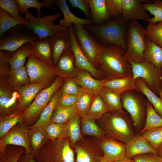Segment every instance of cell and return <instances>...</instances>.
Here are the masks:
<instances>
[{"instance_id": "obj_1", "label": "cell", "mask_w": 162, "mask_h": 162, "mask_svg": "<svg viewBox=\"0 0 162 162\" xmlns=\"http://www.w3.org/2000/svg\"><path fill=\"white\" fill-rule=\"evenodd\" d=\"M128 22L121 17L113 19L100 25L83 26L100 44L105 46L109 44L117 45L125 52L127 48L126 35Z\"/></svg>"}, {"instance_id": "obj_2", "label": "cell", "mask_w": 162, "mask_h": 162, "mask_svg": "<svg viewBox=\"0 0 162 162\" xmlns=\"http://www.w3.org/2000/svg\"><path fill=\"white\" fill-rule=\"evenodd\" d=\"M124 53L122 48L117 45L109 44L106 46L98 66L105 79L121 78L133 75L131 64L125 58Z\"/></svg>"}, {"instance_id": "obj_3", "label": "cell", "mask_w": 162, "mask_h": 162, "mask_svg": "<svg viewBox=\"0 0 162 162\" xmlns=\"http://www.w3.org/2000/svg\"><path fill=\"white\" fill-rule=\"evenodd\" d=\"M99 122L106 136L126 144L136 135L128 116L109 111Z\"/></svg>"}, {"instance_id": "obj_4", "label": "cell", "mask_w": 162, "mask_h": 162, "mask_svg": "<svg viewBox=\"0 0 162 162\" xmlns=\"http://www.w3.org/2000/svg\"><path fill=\"white\" fill-rule=\"evenodd\" d=\"M145 30L137 20L128 22L126 35L127 48L124 56L129 62L145 61L144 54L147 48Z\"/></svg>"}, {"instance_id": "obj_5", "label": "cell", "mask_w": 162, "mask_h": 162, "mask_svg": "<svg viewBox=\"0 0 162 162\" xmlns=\"http://www.w3.org/2000/svg\"><path fill=\"white\" fill-rule=\"evenodd\" d=\"M64 81L63 78L58 76L50 86L44 88L38 93L32 103L22 111L23 124L29 126L37 121L52 96L62 86Z\"/></svg>"}, {"instance_id": "obj_6", "label": "cell", "mask_w": 162, "mask_h": 162, "mask_svg": "<svg viewBox=\"0 0 162 162\" xmlns=\"http://www.w3.org/2000/svg\"><path fill=\"white\" fill-rule=\"evenodd\" d=\"M75 153L69 138L49 139L34 158L36 162H75Z\"/></svg>"}, {"instance_id": "obj_7", "label": "cell", "mask_w": 162, "mask_h": 162, "mask_svg": "<svg viewBox=\"0 0 162 162\" xmlns=\"http://www.w3.org/2000/svg\"><path fill=\"white\" fill-rule=\"evenodd\" d=\"M77 42L80 49L91 63L99 68L101 54L106 46L97 41L83 26L73 24Z\"/></svg>"}, {"instance_id": "obj_8", "label": "cell", "mask_w": 162, "mask_h": 162, "mask_svg": "<svg viewBox=\"0 0 162 162\" xmlns=\"http://www.w3.org/2000/svg\"><path fill=\"white\" fill-rule=\"evenodd\" d=\"M138 91L133 90L122 94L123 107L130 115L135 127L140 129L145 123L147 115V100Z\"/></svg>"}, {"instance_id": "obj_9", "label": "cell", "mask_w": 162, "mask_h": 162, "mask_svg": "<svg viewBox=\"0 0 162 162\" xmlns=\"http://www.w3.org/2000/svg\"><path fill=\"white\" fill-rule=\"evenodd\" d=\"M38 36L25 24L15 26L0 38V50L14 52L27 43H32Z\"/></svg>"}, {"instance_id": "obj_10", "label": "cell", "mask_w": 162, "mask_h": 162, "mask_svg": "<svg viewBox=\"0 0 162 162\" xmlns=\"http://www.w3.org/2000/svg\"><path fill=\"white\" fill-rule=\"evenodd\" d=\"M61 15V13H58L37 17L28 11L24 17L26 20L25 24L38 36L39 39H49L57 32L68 29L54 23Z\"/></svg>"}, {"instance_id": "obj_11", "label": "cell", "mask_w": 162, "mask_h": 162, "mask_svg": "<svg viewBox=\"0 0 162 162\" xmlns=\"http://www.w3.org/2000/svg\"><path fill=\"white\" fill-rule=\"evenodd\" d=\"M28 58L25 65L31 83L50 86L58 76L55 69L31 54Z\"/></svg>"}, {"instance_id": "obj_12", "label": "cell", "mask_w": 162, "mask_h": 162, "mask_svg": "<svg viewBox=\"0 0 162 162\" xmlns=\"http://www.w3.org/2000/svg\"><path fill=\"white\" fill-rule=\"evenodd\" d=\"M134 79L142 78L148 87L157 95L162 90V71L146 61L130 62Z\"/></svg>"}, {"instance_id": "obj_13", "label": "cell", "mask_w": 162, "mask_h": 162, "mask_svg": "<svg viewBox=\"0 0 162 162\" xmlns=\"http://www.w3.org/2000/svg\"><path fill=\"white\" fill-rule=\"evenodd\" d=\"M28 126L20 123L11 129L0 139V154L4 152L6 146L12 145L21 146L26 154L32 155L33 151L30 142V130Z\"/></svg>"}, {"instance_id": "obj_14", "label": "cell", "mask_w": 162, "mask_h": 162, "mask_svg": "<svg viewBox=\"0 0 162 162\" xmlns=\"http://www.w3.org/2000/svg\"><path fill=\"white\" fill-rule=\"evenodd\" d=\"M98 141L83 137L78 141L74 147L75 162H100L104 155Z\"/></svg>"}, {"instance_id": "obj_15", "label": "cell", "mask_w": 162, "mask_h": 162, "mask_svg": "<svg viewBox=\"0 0 162 162\" xmlns=\"http://www.w3.org/2000/svg\"><path fill=\"white\" fill-rule=\"evenodd\" d=\"M68 28L71 40V49L75 57V64L76 68L79 70H84L88 71L96 79H105V75L102 71L91 63L80 48L76 39L73 25L71 24Z\"/></svg>"}, {"instance_id": "obj_16", "label": "cell", "mask_w": 162, "mask_h": 162, "mask_svg": "<svg viewBox=\"0 0 162 162\" xmlns=\"http://www.w3.org/2000/svg\"><path fill=\"white\" fill-rule=\"evenodd\" d=\"M20 96L17 90L8 86L6 81H1L0 113L3 116L19 110Z\"/></svg>"}, {"instance_id": "obj_17", "label": "cell", "mask_w": 162, "mask_h": 162, "mask_svg": "<svg viewBox=\"0 0 162 162\" xmlns=\"http://www.w3.org/2000/svg\"><path fill=\"white\" fill-rule=\"evenodd\" d=\"M98 142L106 158L115 162L126 158V144L107 136Z\"/></svg>"}, {"instance_id": "obj_18", "label": "cell", "mask_w": 162, "mask_h": 162, "mask_svg": "<svg viewBox=\"0 0 162 162\" xmlns=\"http://www.w3.org/2000/svg\"><path fill=\"white\" fill-rule=\"evenodd\" d=\"M75 60L74 55L71 48L64 50L55 66L58 76L64 79L76 77L79 70L75 66Z\"/></svg>"}, {"instance_id": "obj_19", "label": "cell", "mask_w": 162, "mask_h": 162, "mask_svg": "<svg viewBox=\"0 0 162 162\" xmlns=\"http://www.w3.org/2000/svg\"><path fill=\"white\" fill-rule=\"evenodd\" d=\"M49 40L55 66L63 52L71 48V40L68 28L57 32L50 37Z\"/></svg>"}, {"instance_id": "obj_20", "label": "cell", "mask_w": 162, "mask_h": 162, "mask_svg": "<svg viewBox=\"0 0 162 162\" xmlns=\"http://www.w3.org/2000/svg\"><path fill=\"white\" fill-rule=\"evenodd\" d=\"M123 13L121 17L127 21L141 20L147 21L149 18L140 0H122Z\"/></svg>"}, {"instance_id": "obj_21", "label": "cell", "mask_w": 162, "mask_h": 162, "mask_svg": "<svg viewBox=\"0 0 162 162\" xmlns=\"http://www.w3.org/2000/svg\"><path fill=\"white\" fill-rule=\"evenodd\" d=\"M147 153L158 154V151L154 149L141 135H136L126 144V158L131 159L136 155Z\"/></svg>"}, {"instance_id": "obj_22", "label": "cell", "mask_w": 162, "mask_h": 162, "mask_svg": "<svg viewBox=\"0 0 162 162\" xmlns=\"http://www.w3.org/2000/svg\"><path fill=\"white\" fill-rule=\"evenodd\" d=\"M47 87L40 83H30L18 88L17 91L20 96L19 110L23 111L33 101L38 93Z\"/></svg>"}, {"instance_id": "obj_23", "label": "cell", "mask_w": 162, "mask_h": 162, "mask_svg": "<svg viewBox=\"0 0 162 162\" xmlns=\"http://www.w3.org/2000/svg\"><path fill=\"white\" fill-rule=\"evenodd\" d=\"M30 44V54L55 68L49 39H38Z\"/></svg>"}, {"instance_id": "obj_24", "label": "cell", "mask_w": 162, "mask_h": 162, "mask_svg": "<svg viewBox=\"0 0 162 162\" xmlns=\"http://www.w3.org/2000/svg\"><path fill=\"white\" fill-rule=\"evenodd\" d=\"M135 80L133 75L123 78L104 79L102 87H105L119 94L130 90H136Z\"/></svg>"}, {"instance_id": "obj_25", "label": "cell", "mask_w": 162, "mask_h": 162, "mask_svg": "<svg viewBox=\"0 0 162 162\" xmlns=\"http://www.w3.org/2000/svg\"><path fill=\"white\" fill-rule=\"evenodd\" d=\"M56 4L62 12L63 19L59 21V24L63 27L68 28L71 24H79L83 25H92L90 19H82L76 16L70 11L66 0H57Z\"/></svg>"}, {"instance_id": "obj_26", "label": "cell", "mask_w": 162, "mask_h": 162, "mask_svg": "<svg viewBox=\"0 0 162 162\" xmlns=\"http://www.w3.org/2000/svg\"><path fill=\"white\" fill-rule=\"evenodd\" d=\"M100 94L109 109V111L118 112L123 115L128 116L122 106V94H118L108 88L102 87L99 90Z\"/></svg>"}, {"instance_id": "obj_27", "label": "cell", "mask_w": 162, "mask_h": 162, "mask_svg": "<svg viewBox=\"0 0 162 162\" xmlns=\"http://www.w3.org/2000/svg\"><path fill=\"white\" fill-rule=\"evenodd\" d=\"M91 17L94 25H100L107 22L110 18L108 13L105 0H89Z\"/></svg>"}, {"instance_id": "obj_28", "label": "cell", "mask_w": 162, "mask_h": 162, "mask_svg": "<svg viewBox=\"0 0 162 162\" xmlns=\"http://www.w3.org/2000/svg\"><path fill=\"white\" fill-rule=\"evenodd\" d=\"M61 87L52 96L47 105L41 113L37 121L33 124L28 126L29 129L38 127L44 128L50 123L53 111L61 94Z\"/></svg>"}, {"instance_id": "obj_29", "label": "cell", "mask_w": 162, "mask_h": 162, "mask_svg": "<svg viewBox=\"0 0 162 162\" xmlns=\"http://www.w3.org/2000/svg\"><path fill=\"white\" fill-rule=\"evenodd\" d=\"M135 83L136 90L146 96L155 111L162 117V99L149 89L142 78H136Z\"/></svg>"}, {"instance_id": "obj_30", "label": "cell", "mask_w": 162, "mask_h": 162, "mask_svg": "<svg viewBox=\"0 0 162 162\" xmlns=\"http://www.w3.org/2000/svg\"><path fill=\"white\" fill-rule=\"evenodd\" d=\"M147 48L144 56L149 62L162 71V48L151 40L146 36Z\"/></svg>"}, {"instance_id": "obj_31", "label": "cell", "mask_w": 162, "mask_h": 162, "mask_svg": "<svg viewBox=\"0 0 162 162\" xmlns=\"http://www.w3.org/2000/svg\"><path fill=\"white\" fill-rule=\"evenodd\" d=\"M75 78L77 84L82 88L98 92L102 87L103 79L94 78L89 72L84 70H79Z\"/></svg>"}, {"instance_id": "obj_32", "label": "cell", "mask_w": 162, "mask_h": 162, "mask_svg": "<svg viewBox=\"0 0 162 162\" xmlns=\"http://www.w3.org/2000/svg\"><path fill=\"white\" fill-rule=\"evenodd\" d=\"M6 81L8 86L16 90L23 86L31 83L26 65L11 70Z\"/></svg>"}, {"instance_id": "obj_33", "label": "cell", "mask_w": 162, "mask_h": 162, "mask_svg": "<svg viewBox=\"0 0 162 162\" xmlns=\"http://www.w3.org/2000/svg\"><path fill=\"white\" fill-rule=\"evenodd\" d=\"M77 114L76 104L66 107L61 106L57 104L52 113L50 123H67Z\"/></svg>"}, {"instance_id": "obj_34", "label": "cell", "mask_w": 162, "mask_h": 162, "mask_svg": "<svg viewBox=\"0 0 162 162\" xmlns=\"http://www.w3.org/2000/svg\"><path fill=\"white\" fill-rule=\"evenodd\" d=\"M70 121L65 123H50L44 128L49 139L58 141L69 139V128Z\"/></svg>"}, {"instance_id": "obj_35", "label": "cell", "mask_w": 162, "mask_h": 162, "mask_svg": "<svg viewBox=\"0 0 162 162\" xmlns=\"http://www.w3.org/2000/svg\"><path fill=\"white\" fill-rule=\"evenodd\" d=\"M30 130V142L32 155L34 157L49 139L48 135L41 127H38Z\"/></svg>"}, {"instance_id": "obj_36", "label": "cell", "mask_w": 162, "mask_h": 162, "mask_svg": "<svg viewBox=\"0 0 162 162\" xmlns=\"http://www.w3.org/2000/svg\"><path fill=\"white\" fill-rule=\"evenodd\" d=\"M109 111L107 106L98 92L92 102L86 114L82 118L99 119Z\"/></svg>"}, {"instance_id": "obj_37", "label": "cell", "mask_w": 162, "mask_h": 162, "mask_svg": "<svg viewBox=\"0 0 162 162\" xmlns=\"http://www.w3.org/2000/svg\"><path fill=\"white\" fill-rule=\"evenodd\" d=\"M81 118V130L82 136H92L100 140L106 136L102 128L96 123L95 120L85 118Z\"/></svg>"}, {"instance_id": "obj_38", "label": "cell", "mask_w": 162, "mask_h": 162, "mask_svg": "<svg viewBox=\"0 0 162 162\" xmlns=\"http://www.w3.org/2000/svg\"><path fill=\"white\" fill-rule=\"evenodd\" d=\"M98 92L82 88L76 104L77 114L81 118L86 114L92 102Z\"/></svg>"}, {"instance_id": "obj_39", "label": "cell", "mask_w": 162, "mask_h": 162, "mask_svg": "<svg viewBox=\"0 0 162 162\" xmlns=\"http://www.w3.org/2000/svg\"><path fill=\"white\" fill-rule=\"evenodd\" d=\"M22 111L17 110L9 115L0 117V138L6 134L18 123L23 124Z\"/></svg>"}, {"instance_id": "obj_40", "label": "cell", "mask_w": 162, "mask_h": 162, "mask_svg": "<svg viewBox=\"0 0 162 162\" xmlns=\"http://www.w3.org/2000/svg\"><path fill=\"white\" fill-rule=\"evenodd\" d=\"M25 17L15 18L11 16L7 12L0 8V38L8 31L18 25L25 24Z\"/></svg>"}, {"instance_id": "obj_41", "label": "cell", "mask_w": 162, "mask_h": 162, "mask_svg": "<svg viewBox=\"0 0 162 162\" xmlns=\"http://www.w3.org/2000/svg\"><path fill=\"white\" fill-rule=\"evenodd\" d=\"M30 43H26L13 53L9 61L11 70L25 65L26 59L30 54Z\"/></svg>"}, {"instance_id": "obj_42", "label": "cell", "mask_w": 162, "mask_h": 162, "mask_svg": "<svg viewBox=\"0 0 162 162\" xmlns=\"http://www.w3.org/2000/svg\"><path fill=\"white\" fill-rule=\"evenodd\" d=\"M147 100V115L145 125L140 134L152 128L162 127V117L155 111L152 105Z\"/></svg>"}, {"instance_id": "obj_43", "label": "cell", "mask_w": 162, "mask_h": 162, "mask_svg": "<svg viewBox=\"0 0 162 162\" xmlns=\"http://www.w3.org/2000/svg\"><path fill=\"white\" fill-rule=\"evenodd\" d=\"M25 152L23 147L8 145L4 153L0 154V162H17L21 156Z\"/></svg>"}, {"instance_id": "obj_44", "label": "cell", "mask_w": 162, "mask_h": 162, "mask_svg": "<svg viewBox=\"0 0 162 162\" xmlns=\"http://www.w3.org/2000/svg\"><path fill=\"white\" fill-rule=\"evenodd\" d=\"M151 1L150 3L142 4L146 10L154 16L153 17L148 18L147 21L150 24H156L162 22V1Z\"/></svg>"}, {"instance_id": "obj_45", "label": "cell", "mask_w": 162, "mask_h": 162, "mask_svg": "<svg viewBox=\"0 0 162 162\" xmlns=\"http://www.w3.org/2000/svg\"><path fill=\"white\" fill-rule=\"evenodd\" d=\"M81 120L80 117L77 114L70 121L68 136L73 148L76 143L83 137L81 133Z\"/></svg>"}, {"instance_id": "obj_46", "label": "cell", "mask_w": 162, "mask_h": 162, "mask_svg": "<svg viewBox=\"0 0 162 162\" xmlns=\"http://www.w3.org/2000/svg\"><path fill=\"white\" fill-rule=\"evenodd\" d=\"M141 135L158 151L162 143V127L147 130Z\"/></svg>"}, {"instance_id": "obj_47", "label": "cell", "mask_w": 162, "mask_h": 162, "mask_svg": "<svg viewBox=\"0 0 162 162\" xmlns=\"http://www.w3.org/2000/svg\"><path fill=\"white\" fill-rule=\"evenodd\" d=\"M145 32L151 40L162 48V22L156 24L148 23Z\"/></svg>"}, {"instance_id": "obj_48", "label": "cell", "mask_w": 162, "mask_h": 162, "mask_svg": "<svg viewBox=\"0 0 162 162\" xmlns=\"http://www.w3.org/2000/svg\"><path fill=\"white\" fill-rule=\"evenodd\" d=\"M19 6V12L21 15H25L30 8L36 9L38 11L39 17H41V8L44 7L43 2H40L38 0H16Z\"/></svg>"}, {"instance_id": "obj_49", "label": "cell", "mask_w": 162, "mask_h": 162, "mask_svg": "<svg viewBox=\"0 0 162 162\" xmlns=\"http://www.w3.org/2000/svg\"><path fill=\"white\" fill-rule=\"evenodd\" d=\"M105 4L110 18L116 19L121 17L123 13L122 0H105Z\"/></svg>"}, {"instance_id": "obj_50", "label": "cell", "mask_w": 162, "mask_h": 162, "mask_svg": "<svg viewBox=\"0 0 162 162\" xmlns=\"http://www.w3.org/2000/svg\"><path fill=\"white\" fill-rule=\"evenodd\" d=\"M64 83L61 87V94L78 95L82 88L77 84L75 78L64 79Z\"/></svg>"}, {"instance_id": "obj_51", "label": "cell", "mask_w": 162, "mask_h": 162, "mask_svg": "<svg viewBox=\"0 0 162 162\" xmlns=\"http://www.w3.org/2000/svg\"><path fill=\"white\" fill-rule=\"evenodd\" d=\"M0 7L12 17H21L19 12V5L16 0H0Z\"/></svg>"}, {"instance_id": "obj_52", "label": "cell", "mask_w": 162, "mask_h": 162, "mask_svg": "<svg viewBox=\"0 0 162 162\" xmlns=\"http://www.w3.org/2000/svg\"><path fill=\"white\" fill-rule=\"evenodd\" d=\"M79 96V95L61 94L58 99L57 104L65 107L72 106L76 104Z\"/></svg>"}, {"instance_id": "obj_53", "label": "cell", "mask_w": 162, "mask_h": 162, "mask_svg": "<svg viewBox=\"0 0 162 162\" xmlns=\"http://www.w3.org/2000/svg\"><path fill=\"white\" fill-rule=\"evenodd\" d=\"M73 7L82 10L87 19H90L91 10L89 0H69Z\"/></svg>"}, {"instance_id": "obj_54", "label": "cell", "mask_w": 162, "mask_h": 162, "mask_svg": "<svg viewBox=\"0 0 162 162\" xmlns=\"http://www.w3.org/2000/svg\"><path fill=\"white\" fill-rule=\"evenodd\" d=\"M132 159L134 162H162V158L158 154L152 153L136 155Z\"/></svg>"}, {"instance_id": "obj_55", "label": "cell", "mask_w": 162, "mask_h": 162, "mask_svg": "<svg viewBox=\"0 0 162 162\" xmlns=\"http://www.w3.org/2000/svg\"><path fill=\"white\" fill-rule=\"evenodd\" d=\"M17 162H36L34 156L32 154H28L25 152L19 158Z\"/></svg>"}, {"instance_id": "obj_56", "label": "cell", "mask_w": 162, "mask_h": 162, "mask_svg": "<svg viewBox=\"0 0 162 162\" xmlns=\"http://www.w3.org/2000/svg\"><path fill=\"white\" fill-rule=\"evenodd\" d=\"M44 3V7L48 8H53L56 4V0H42Z\"/></svg>"}, {"instance_id": "obj_57", "label": "cell", "mask_w": 162, "mask_h": 162, "mask_svg": "<svg viewBox=\"0 0 162 162\" xmlns=\"http://www.w3.org/2000/svg\"><path fill=\"white\" fill-rule=\"evenodd\" d=\"M115 162H134L133 160L131 159L126 158L122 160L118 161Z\"/></svg>"}, {"instance_id": "obj_58", "label": "cell", "mask_w": 162, "mask_h": 162, "mask_svg": "<svg viewBox=\"0 0 162 162\" xmlns=\"http://www.w3.org/2000/svg\"><path fill=\"white\" fill-rule=\"evenodd\" d=\"M158 155L162 158V143L158 150Z\"/></svg>"}, {"instance_id": "obj_59", "label": "cell", "mask_w": 162, "mask_h": 162, "mask_svg": "<svg viewBox=\"0 0 162 162\" xmlns=\"http://www.w3.org/2000/svg\"><path fill=\"white\" fill-rule=\"evenodd\" d=\"M100 162H114L109 160L105 158L104 156L101 158Z\"/></svg>"}]
</instances>
